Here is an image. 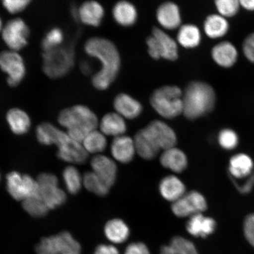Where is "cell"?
Instances as JSON below:
<instances>
[{"instance_id": "obj_1", "label": "cell", "mask_w": 254, "mask_h": 254, "mask_svg": "<svg viewBox=\"0 0 254 254\" xmlns=\"http://www.w3.org/2000/svg\"><path fill=\"white\" fill-rule=\"evenodd\" d=\"M87 55L99 60L100 70L93 75L92 84L98 90H105L115 80L120 70L119 51L111 41L102 37H92L85 43Z\"/></svg>"}, {"instance_id": "obj_2", "label": "cell", "mask_w": 254, "mask_h": 254, "mask_svg": "<svg viewBox=\"0 0 254 254\" xmlns=\"http://www.w3.org/2000/svg\"><path fill=\"white\" fill-rule=\"evenodd\" d=\"M57 120L60 126L67 129L68 135L79 142L83 141L99 125L96 114L90 108L82 104L62 110Z\"/></svg>"}, {"instance_id": "obj_3", "label": "cell", "mask_w": 254, "mask_h": 254, "mask_svg": "<svg viewBox=\"0 0 254 254\" xmlns=\"http://www.w3.org/2000/svg\"><path fill=\"white\" fill-rule=\"evenodd\" d=\"M216 99L211 85L202 81L190 82L183 94V114L189 120L200 118L214 109Z\"/></svg>"}, {"instance_id": "obj_4", "label": "cell", "mask_w": 254, "mask_h": 254, "mask_svg": "<svg viewBox=\"0 0 254 254\" xmlns=\"http://www.w3.org/2000/svg\"><path fill=\"white\" fill-rule=\"evenodd\" d=\"M75 54L74 47L62 45L43 53V71L48 77L60 79L65 77L74 65Z\"/></svg>"}, {"instance_id": "obj_5", "label": "cell", "mask_w": 254, "mask_h": 254, "mask_svg": "<svg viewBox=\"0 0 254 254\" xmlns=\"http://www.w3.org/2000/svg\"><path fill=\"white\" fill-rule=\"evenodd\" d=\"M183 94L176 86H164L157 89L151 97V104L161 117L174 119L183 113Z\"/></svg>"}, {"instance_id": "obj_6", "label": "cell", "mask_w": 254, "mask_h": 254, "mask_svg": "<svg viewBox=\"0 0 254 254\" xmlns=\"http://www.w3.org/2000/svg\"><path fill=\"white\" fill-rule=\"evenodd\" d=\"M147 44L149 55L155 60L163 58L174 61L179 56L177 43L160 28H154Z\"/></svg>"}, {"instance_id": "obj_7", "label": "cell", "mask_w": 254, "mask_h": 254, "mask_svg": "<svg viewBox=\"0 0 254 254\" xmlns=\"http://www.w3.org/2000/svg\"><path fill=\"white\" fill-rule=\"evenodd\" d=\"M0 69L7 75V83L12 88L20 85L26 75V65L23 57L15 51L0 52Z\"/></svg>"}, {"instance_id": "obj_8", "label": "cell", "mask_w": 254, "mask_h": 254, "mask_svg": "<svg viewBox=\"0 0 254 254\" xmlns=\"http://www.w3.org/2000/svg\"><path fill=\"white\" fill-rule=\"evenodd\" d=\"M30 30L21 18H12L4 25L1 31L3 41L9 50L18 52L28 44Z\"/></svg>"}, {"instance_id": "obj_9", "label": "cell", "mask_w": 254, "mask_h": 254, "mask_svg": "<svg viewBox=\"0 0 254 254\" xmlns=\"http://www.w3.org/2000/svg\"><path fill=\"white\" fill-rule=\"evenodd\" d=\"M38 196L45 202L49 209H55L65 202L66 194L59 187L58 179L55 175L43 173L38 178Z\"/></svg>"}, {"instance_id": "obj_10", "label": "cell", "mask_w": 254, "mask_h": 254, "mask_svg": "<svg viewBox=\"0 0 254 254\" xmlns=\"http://www.w3.org/2000/svg\"><path fill=\"white\" fill-rule=\"evenodd\" d=\"M7 189L12 198L24 201L38 195L39 185L37 181L28 175H22L13 171L7 175Z\"/></svg>"}, {"instance_id": "obj_11", "label": "cell", "mask_w": 254, "mask_h": 254, "mask_svg": "<svg viewBox=\"0 0 254 254\" xmlns=\"http://www.w3.org/2000/svg\"><path fill=\"white\" fill-rule=\"evenodd\" d=\"M206 208L207 204L204 196L195 190L186 193L171 205L174 214L181 218L190 217L192 215L202 214Z\"/></svg>"}, {"instance_id": "obj_12", "label": "cell", "mask_w": 254, "mask_h": 254, "mask_svg": "<svg viewBox=\"0 0 254 254\" xmlns=\"http://www.w3.org/2000/svg\"><path fill=\"white\" fill-rule=\"evenodd\" d=\"M56 145L59 148L57 155L61 160L75 164L86 161L88 153L83 145L72 139L67 133L62 131Z\"/></svg>"}, {"instance_id": "obj_13", "label": "cell", "mask_w": 254, "mask_h": 254, "mask_svg": "<svg viewBox=\"0 0 254 254\" xmlns=\"http://www.w3.org/2000/svg\"><path fill=\"white\" fill-rule=\"evenodd\" d=\"M143 129L160 150H167L174 147L177 144L176 132L161 121H153Z\"/></svg>"}, {"instance_id": "obj_14", "label": "cell", "mask_w": 254, "mask_h": 254, "mask_svg": "<svg viewBox=\"0 0 254 254\" xmlns=\"http://www.w3.org/2000/svg\"><path fill=\"white\" fill-rule=\"evenodd\" d=\"M211 57L216 64L222 68H231L238 62L239 52L231 41L225 40L212 48Z\"/></svg>"}, {"instance_id": "obj_15", "label": "cell", "mask_w": 254, "mask_h": 254, "mask_svg": "<svg viewBox=\"0 0 254 254\" xmlns=\"http://www.w3.org/2000/svg\"><path fill=\"white\" fill-rule=\"evenodd\" d=\"M91 166L93 172L110 187L115 183L117 167L115 162L103 155H97L92 158Z\"/></svg>"}, {"instance_id": "obj_16", "label": "cell", "mask_w": 254, "mask_h": 254, "mask_svg": "<svg viewBox=\"0 0 254 254\" xmlns=\"http://www.w3.org/2000/svg\"><path fill=\"white\" fill-rule=\"evenodd\" d=\"M104 16V9L97 1H85L78 7V21L88 26H99Z\"/></svg>"}, {"instance_id": "obj_17", "label": "cell", "mask_w": 254, "mask_h": 254, "mask_svg": "<svg viewBox=\"0 0 254 254\" xmlns=\"http://www.w3.org/2000/svg\"><path fill=\"white\" fill-rule=\"evenodd\" d=\"M134 139L125 135L114 138L111 145L113 157L121 163L127 164L132 160L135 153Z\"/></svg>"}, {"instance_id": "obj_18", "label": "cell", "mask_w": 254, "mask_h": 254, "mask_svg": "<svg viewBox=\"0 0 254 254\" xmlns=\"http://www.w3.org/2000/svg\"><path fill=\"white\" fill-rule=\"evenodd\" d=\"M51 249L55 254H79L81 246L68 232L46 237Z\"/></svg>"}, {"instance_id": "obj_19", "label": "cell", "mask_w": 254, "mask_h": 254, "mask_svg": "<svg viewBox=\"0 0 254 254\" xmlns=\"http://www.w3.org/2000/svg\"><path fill=\"white\" fill-rule=\"evenodd\" d=\"M186 228L188 233L193 237L206 238L215 231L216 222L212 218L198 214L190 217Z\"/></svg>"}, {"instance_id": "obj_20", "label": "cell", "mask_w": 254, "mask_h": 254, "mask_svg": "<svg viewBox=\"0 0 254 254\" xmlns=\"http://www.w3.org/2000/svg\"><path fill=\"white\" fill-rule=\"evenodd\" d=\"M157 18L162 27L170 30L176 29L182 22L179 7L171 2H165L159 7Z\"/></svg>"}, {"instance_id": "obj_21", "label": "cell", "mask_w": 254, "mask_h": 254, "mask_svg": "<svg viewBox=\"0 0 254 254\" xmlns=\"http://www.w3.org/2000/svg\"><path fill=\"white\" fill-rule=\"evenodd\" d=\"M116 113L124 119H134L140 115L142 107L140 103L126 94H120L114 101Z\"/></svg>"}, {"instance_id": "obj_22", "label": "cell", "mask_w": 254, "mask_h": 254, "mask_svg": "<svg viewBox=\"0 0 254 254\" xmlns=\"http://www.w3.org/2000/svg\"><path fill=\"white\" fill-rule=\"evenodd\" d=\"M160 163L164 168L176 173L183 172L188 166L185 153L175 147L164 151L160 157Z\"/></svg>"}, {"instance_id": "obj_23", "label": "cell", "mask_w": 254, "mask_h": 254, "mask_svg": "<svg viewBox=\"0 0 254 254\" xmlns=\"http://www.w3.org/2000/svg\"><path fill=\"white\" fill-rule=\"evenodd\" d=\"M159 190L165 199L174 202L185 194L186 189L179 178L168 176L161 181Z\"/></svg>"}, {"instance_id": "obj_24", "label": "cell", "mask_w": 254, "mask_h": 254, "mask_svg": "<svg viewBox=\"0 0 254 254\" xmlns=\"http://www.w3.org/2000/svg\"><path fill=\"white\" fill-rule=\"evenodd\" d=\"M6 121L11 131L16 135H23L31 127V122L28 114L20 108H12L6 114Z\"/></svg>"}, {"instance_id": "obj_25", "label": "cell", "mask_w": 254, "mask_h": 254, "mask_svg": "<svg viewBox=\"0 0 254 254\" xmlns=\"http://www.w3.org/2000/svg\"><path fill=\"white\" fill-rule=\"evenodd\" d=\"M230 29L228 19L218 14L208 16L204 23L206 36L211 39H219L227 36Z\"/></svg>"}, {"instance_id": "obj_26", "label": "cell", "mask_w": 254, "mask_h": 254, "mask_svg": "<svg viewBox=\"0 0 254 254\" xmlns=\"http://www.w3.org/2000/svg\"><path fill=\"white\" fill-rule=\"evenodd\" d=\"M99 126L103 134L114 138L125 135L127 130L125 119L117 113L106 114L100 121Z\"/></svg>"}, {"instance_id": "obj_27", "label": "cell", "mask_w": 254, "mask_h": 254, "mask_svg": "<svg viewBox=\"0 0 254 254\" xmlns=\"http://www.w3.org/2000/svg\"><path fill=\"white\" fill-rule=\"evenodd\" d=\"M254 163L249 155L238 154L230 159L229 170L233 179H243L252 174Z\"/></svg>"}, {"instance_id": "obj_28", "label": "cell", "mask_w": 254, "mask_h": 254, "mask_svg": "<svg viewBox=\"0 0 254 254\" xmlns=\"http://www.w3.org/2000/svg\"><path fill=\"white\" fill-rule=\"evenodd\" d=\"M136 152L143 159L150 160L156 157L160 149L142 129L136 133L134 138Z\"/></svg>"}, {"instance_id": "obj_29", "label": "cell", "mask_w": 254, "mask_h": 254, "mask_svg": "<svg viewBox=\"0 0 254 254\" xmlns=\"http://www.w3.org/2000/svg\"><path fill=\"white\" fill-rule=\"evenodd\" d=\"M104 233L108 240L114 244L125 242L129 236L128 225L119 218L108 221L104 228Z\"/></svg>"}, {"instance_id": "obj_30", "label": "cell", "mask_w": 254, "mask_h": 254, "mask_svg": "<svg viewBox=\"0 0 254 254\" xmlns=\"http://www.w3.org/2000/svg\"><path fill=\"white\" fill-rule=\"evenodd\" d=\"M113 15L117 23L128 27L135 23L137 12L134 6L127 1H120L114 6Z\"/></svg>"}, {"instance_id": "obj_31", "label": "cell", "mask_w": 254, "mask_h": 254, "mask_svg": "<svg viewBox=\"0 0 254 254\" xmlns=\"http://www.w3.org/2000/svg\"><path fill=\"white\" fill-rule=\"evenodd\" d=\"M177 40L183 47L187 49H192L197 47L201 43V32L194 25H183L178 33Z\"/></svg>"}, {"instance_id": "obj_32", "label": "cell", "mask_w": 254, "mask_h": 254, "mask_svg": "<svg viewBox=\"0 0 254 254\" xmlns=\"http://www.w3.org/2000/svg\"><path fill=\"white\" fill-rule=\"evenodd\" d=\"M160 254H198L192 242L182 237H175L169 245L161 248Z\"/></svg>"}, {"instance_id": "obj_33", "label": "cell", "mask_w": 254, "mask_h": 254, "mask_svg": "<svg viewBox=\"0 0 254 254\" xmlns=\"http://www.w3.org/2000/svg\"><path fill=\"white\" fill-rule=\"evenodd\" d=\"M60 130L50 123H43L36 128V136L41 144L50 145L55 144L59 138Z\"/></svg>"}, {"instance_id": "obj_34", "label": "cell", "mask_w": 254, "mask_h": 254, "mask_svg": "<svg viewBox=\"0 0 254 254\" xmlns=\"http://www.w3.org/2000/svg\"><path fill=\"white\" fill-rule=\"evenodd\" d=\"M85 150L90 153H100L107 147L106 135L97 130H94L89 134L82 141Z\"/></svg>"}, {"instance_id": "obj_35", "label": "cell", "mask_w": 254, "mask_h": 254, "mask_svg": "<svg viewBox=\"0 0 254 254\" xmlns=\"http://www.w3.org/2000/svg\"><path fill=\"white\" fill-rule=\"evenodd\" d=\"M63 177L68 191L72 194L77 193L81 189L83 179L77 168L72 166L65 168L63 171Z\"/></svg>"}, {"instance_id": "obj_36", "label": "cell", "mask_w": 254, "mask_h": 254, "mask_svg": "<svg viewBox=\"0 0 254 254\" xmlns=\"http://www.w3.org/2000/svg\"><path fill=\"white\" fill-rule=\"evenodd\" d=\"M82 179L84 186L89 191L99 196L106 195L109 193L110 187L93 171L84 174Z\"/></svg>"}, {"instance_id": "obj_37", "label": "cell", "mask_w": 254, "mask_h": 254, "mask_svg": "<svg viewBox=\"0 0 254 254\" xmlns=\"http://www.w3.org/2000/svg\"><path fill=\"white\" fill-rule=\"evenodd\" d=\"M64 40V33L62 28L53 27L47 31L41 41V48L43 52L57 49L63 45Z\"/></svg>"}, {"instance_id": "obj_38", "label": "cell", "mask_w": 254, "mask_h": 254, "mask_svg": "<svg viewBox=\"0 0 254 254\" xmlns=\"http://www.w3.org/2000/svg\"><path fill=\"white\" fill-rule=\"evenodd\" d=\"M23 206L25 211L34 217H43L49 209L45 202L38 195L24 200Z\"/></svg>"}, {"instance_id": "obj_39", "label": "cell", "mask_w": 254, "mask_h": 254, "mask_svg": "<svg viewBox=\"0 0 254 254\" xmlns=\"http://www.w3.org/2000/svg\"><path fill=\"white\" fill-rule=\"evenodd\" d=\"M215 6L218 14L227 19L234 17L241 8L240 0H216Z\"/></svg>"}, {"instance_id": "obj_40", "label": "cell", "mask_w": 254, "mask_h": 254, "mask_svg": "<svg viewBox=\"0 0 254 254\" xmlns=\"http://www.w3.org/2000/svg\"><path fill=\"white\" fill-rule=\"evenodd\" d=\"M218 140L221 147L225 150H233L237 147L239 138L237 132L230 128L222 129L219 133Z\"/></svg>"}, {"instance_id": "obj_41", "label": "cell", "mask_w": 254, "mask_h": 254, "mask_svg": "<svg viewBox=\"0 0 254 254\" xmlns=\"http://www.w3.org/2000/svg\"><path fill=\"white\" fill-rule=\"evenodd\" d=\"M31 2L30 0H4L2 5L8 13L17 14L24 11Z\"/></svg>"}, {"instance_id": "obj_42", "label": "cell", "mask_w": 254, "mask_h": 254, "mask_svg": "<svg viewBox=\"0 0 254 254\" xmlns=\"http://www.w3.org/2000/svg\"><path fill=\"white\" fill-rule=\"evenodd\" d=\"M242 52L248 61L254 64V32L248 35L244 39Z\"/></svg>"}, {"instance_id": "obj_43", "label": "cell", "mask_w": 254, "mask_h": 254, "mask_svg": "<svg viewBox=\"0 0 254 254\" xmlns=\"http://www.w3.org/2000/svg\"><path fill=\"white\" fill-rule=\"evenodd\" d=\"M244 232L247 240L254 247V214L247 216L245 219Z\"/></svg>"}, {"instance_id": "obj_44", "label": "cell", "mask_w": 254, "mask_h": 254, "mask_svg": "<svg viewBox=\"0 0 254 254\" xmlns=\"http://www.w3.org/2000/svg\"><path fill=\"white\" fill-rule=\"evenodd\" d=\"M232 181H233L234 186L236 187L237 190L241 194H247L252 191L254 187V172L250 175V177L243 185H238L236 181L233 179Z\"/></svg>"}, {"instance_id": "obj_45", "label": "cell", "mask_w": 254, "mask_h": 254, "mask_svg": "<svg viewBox=\"0 0 254 254\" xmlns=\"http://www.w3.org/2000/svg\"><path fill=\"white\" fill-rule=\"evenodd\" d=\"M125 254H150V252L145 244L134 243L127 247Z\"/></svg>"}, {"instance_id": "obj_46", "label": "cell", "mask_w": 254, "mask_h": 254, "mask_svg": "<svg viewBox=\"0 0 254 254\" xmlns=\"http://www.w3.org/2000/svg\"><path fill=\"white\" fill-rule=\"evenodd\" d=\"M94 254H120L118 250L113 246L101 244L98 246Z\"/></svg>"}, {"instance_id": "obj_47", "label": "cell", "mask_w": 254, "mask_h": 254, "mask_svg": "<svg viewBox=\"0 0 254 254\" xmlns=\"http://www.w3.org/2000/svg\"><path fill=\"white\" fill-rule=\"evenodd\" d=\"M241 8L247 11L254 12V0H240Z\"/></svg>"}, {"instance_id": "obj_48", "label": "cell", "mask_w": 254, "mask_h": 254, "mask_svg": "<svg viewBox=\"0 0 254 254\" xmlns=\"http://www.w3.org/2000/svg\"><path fill=\"white\" fill-rule=\"evenodd\" d=\"M79 68H80L81 72L85 75L90 74L91 71L90 64L86 62H82L81 64L79 65Z\"/></svg>"}, {"instance_id": "obj_49", "label": "cell", "mask_w": 254, "mask_h": 254, "mask_svg": "<svg viewBox=\"0 0 254 254\" xmlns=\"http://www.w3.org/2000/svg\"><path fill=\"white\" fill-rule=\"evenodd\" d=\"M3 27H4V25H3L2 19L0 17V33H1Z\"/></svg>"}, {"instance_id": "obj_50", "label": "cell", "mask_w": 254, "mask_h": 254, "mask_svg": "<svg viewBox=\"0 0 254 254\" xmlns=\"http://www.w3.org/2000/svg\"></svg>"}]
</instances>
